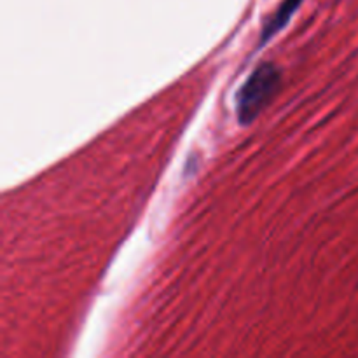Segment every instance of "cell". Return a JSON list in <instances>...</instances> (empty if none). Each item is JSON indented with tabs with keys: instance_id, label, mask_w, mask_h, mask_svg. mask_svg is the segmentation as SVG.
Here are the masks:
<instances>
[{
	"instance_id": "cell-1",
	"label": "cell",
	"mask_w": 358,
	"mask_h": 358,
	"mask_svg": "<svg viewBox=\"0 0 358 358\" xmlns=\"http://www.w3.org/2000/svg\"><path fill=\"white\" fill-rule=\"evenodd\" d=\"M282 86V72L273 63H262L252 72L247 83L241 86L236 96L238 121L241 124H250L266 105L271 103L273 98Z\"/></svg>"
},
{
	"instance_id": "cell-2",
	"label": "cell",
	"mask_w": 358,
	"mask_h": 358,
	"mask_svg": "<svg viewBox=\"0 0 358 358\" xmlns=\"http://www.w3.org/2000/svg\"><path fill=\"white\" fill-rule=\"evenodd\" d=\"M301 3H303V0H283V2L280 3V7L275 10V14L266 20L264 28H262L261 31V44H266L269 38L275 37V34H278L280 30L285 28V24L289 23L290 17L294 16V13L299 9Z\"/></svg>"
}]
</instances>
